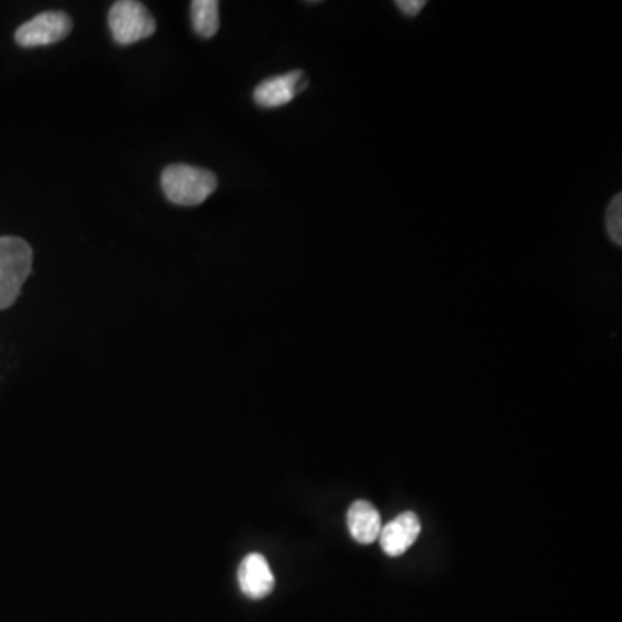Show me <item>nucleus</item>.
I'll return each instance as SVG.
<instances>
[{
	"label": "nucleus",
	"instance_id": "nucleus-1",
	"mask_svg": "<svg viewBox=\"0 0 622 622\" xmlns=\"http://www.w3.org/2000/svg\"><path fill=\"white\" fill-rule=\"evenodd\" d=\"M162 192L180 206L203 205L218 187L217 175L192 165H170L161 175Z\"/></svg>",
	"mask_w": 622,
	"mask_h": 622
},
{
	"label": "nucleus",
	"instance_id": "nucleus-2",
	"mask_svg": "<svg viewBox=\"0 0 622 622\" xmlns=\"http://www.w3.org/2000/svg\"><path fill=\"white\" fill-rule=\"evenodd\" d=\"M33 265L30 244L20 237H0V309L14 305Z\"/></svg>",
	"mask_w": 622,
	"mask_h": 622
},
{
	"label": "nucleus",
	"instance_id": "nucleus-3",
	"mask_svg": "<svg viewBox=\"0 0 622 622\" xmlns=\"http://www.w3.org/2000/svg\"><path fill=\"white\" fill-rule=\"evenodd\" d=\"M112 39L120 46H132L149 39L156 31V21L146 6L136 0H120L112 4L108 16Z\"/></svg>",
	"mask_w": 622,
	"mask_h": 622
},
{
	"label": "nucleus",
	"instance_id": "nucleus-4",
	"mask_svg": "<svg viewBox=\"0 0 622 622\" xmlns=\"http://www.w3.org/2000/svg\"><path fill=\"white\" fill-rule=\"evenodd\" d=\"M73 21L62 11H47L36 16L16 30V43L24 49L52 46L70 36Z\"/></svg>",
	"mask_w": 622,
	"mask_h": 622
},
{
	"label": "nucleus",
	"instance_id": "nucleus-5",
	"mask_svg": "<svg viewBox=\"0 0 622 622\" xmlns=\"http://www.w3.org/2000/svg\"><path fill=\"white\" fill-rule=\"evenodd\" d=\"M240 592L251 600H261L270 595L275 586L274 572L261 553H249L244 556L237 572Z\"/></svg>",
	"mask_w": 622,
	"mask_h": 622
},
{
	"label": "nucleus",
	"instance_id": "nucleus-6",
	"mask_svg": "<svg viewBox=\"0 0 622 622\" xmlns=\"http://www.w3.org/2000/svg\"><path fill=\"white\" fill-rule=\"evenodd\" d=\"M306 80L302 71H290V73L278 75L261 81L255 89L256 105L261 108L274 109L289 105L294 97L305 89Z\"/></svg>",
	"mask_w": 622,
	"mask_h": 622
},
{
	"label": "nucleus",
	"instance_id": "nucleus-7",
	"mask_svg": "<svg viewBox=\"0 0 622 622\" xmlns=\"http://www.w3.org/2000/svg\"><path fill=\"white\" fill-rule=\"evenodd\" d=\"M421 531L422 524L418 515L415 512H403L381 530V549L389 556L403 555L417 542Z\"/></svg>",
	"mask_w": 622,
	"mask_h": 622
},
{
	"label": "nucleus",
	"instance_id": "nucleus-8",
	"mask_svg": "<svg viewBox=\"0 0 622 622\" xmlns=\"http://www.w3.org/2000/svg\"><path fill=\"white\" fill-rule=\"evenodd\" d=\"M348 530L353 540L359 545L377 542L383 530L379 511L365 500L353 503L348 511Z\"/></svg>",
	"mask_w": 622,
	"mask_h": 622
},
{
	"label": "nucleus",
	"instance_id": "nucleus-9",
	"mask_svg": "<svg viewBox=\"0 0 622 622\" xmlns=\"http://www.w3.org/2000/svg\"><path fill=\"white\" fill-rule=\"evenodd\" d=\"M194 31L203 39L217 36L220 28V12L217 0H194L190 4Z\"/></svg>",
	"mask_w": 622,
	"mask_h": 622
},
{
	"label": "nucleus",
	"instance_id": "nucleus-10",
	"mask_svg": "<svg viewBox=\"0 0 622 622\" xmlns=\"http://www.w3.org/2000/svg\"><path fill=\"white\" fill-rule=\"evenodd\" d=\"M608 233L615 246L622 244V196L618 194L608 209Z\"/></svg>",
	"mask_w": 622,
	"mask_h": 622
},
{
	"label": "nucleus",
	"instance_id": "nucleus-11",
	"mask_svg": "<svg viewBox=\"0 0 622 622\" xmlns=\"http://www.w3.org/2000/svg\"><path fill=\"white\" fill-rule=\"evenodd\" d=\"M396 8H398L403 14L415 18V16L425 8V0H398V2H396Z\"/></svg>",
	"mask_w": 622,
	"mask_h": 622
}]
</instances>
